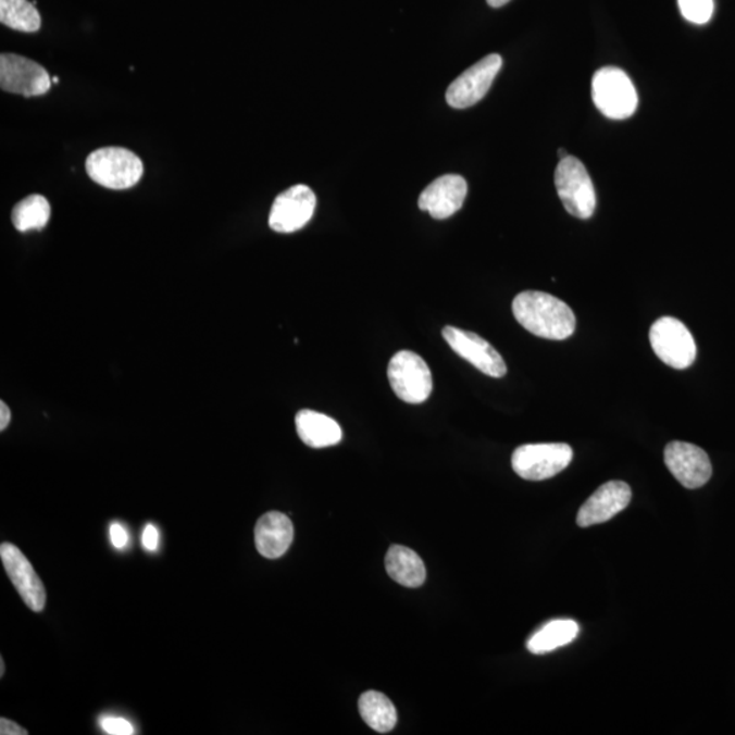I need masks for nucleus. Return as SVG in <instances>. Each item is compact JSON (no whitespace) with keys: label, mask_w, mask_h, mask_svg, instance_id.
<instances>
[{"label":"nucleus","mask_w":735,"mask_h":735,"mask_svg":"<svg viewBox=\"0 0 735 735\" xmlns=\"http://www.w3.org/2000/svg\"><path fill=\"white\" fill-rule=\"evenodd\" d=\"M160 534L153 524H148L145 527L142 535V545L146 550L155 551L159 548Z\"/></svg>","instance_id":"393cba45"},{"label":"nucleus","mask_w":735,"mask_h":735,"mask_svg":"<svg viewBox=\"0 0 735 735\" xmlns=\"http://www.w3.org/2000/svg\"><path fill=\"white\" fill-rule=\"evenodd\" d=\"M0 559L26 607L34 612H41L47 602L46 587L23 551L13 544H2Z\"/></svg>","instance_id":"ddd939ff"},{"label":"nucleus","mask_w":735,"mask_h":735,"mask_svg":"<svg viewBox=\"0 0 735 735\" xmlns=\"http://www.w3.org/2000/svg\"><path fill=\"white\" fill-rule=\"evenodd\" d=\"M0 23L24 34H35L41 28V15L28 0H0Z\"/></svg>","instance_id":"4be33fe9"},{"label":"nucleus","mask_w":735,"mask_h":735,"mask_svg":"<svg viewBox=\"0 0 735 735\" xmlns=\"http://www.w3.org/2000/svg\"><path fill=\"white\" fill-rule=\"evenodd\" d=\"M632 500L631 486L623 481H609L599 486L588 497L577 513L576 523L581 527H590L610 521L630 506Z\"/></svg>","instance_id":"4468645a"},{"label":"nucleus","mask_w":735,"mask_h":735,"mask_svg":"<svg viewBox=\"0 0 735 735\" xmlns=\"http://www.w3.org/2000/svg\"><path fill=\"white\" fill-rule=\"evenodd\" d=\"M580 624L574 620L560 619L549 621L535 632L527 641V650L535 656H543L560 647L569 646L580 636Z\"/></svg>","instance_id":"6ab92c4d"},{"label":"nucleus","mask_w":735,"mask_h":735,"mask_svg":"<svg viewBox=\"0 0 735 735\" xmlns=\"http://www.w3.org/2000/svg\"><path fill=\"white\" fill-rule=\"evenodd\" d=\"M501 66L502 59L497 53L481 59L478 63L459 75L447 89L448 105L464 110V108L477 104L488 94Z\"/></svg>","instance_id":"6e6552de"},{"label":"nucleus","mask_w":735,"mask_h":735,"mask_svg":"<svg viewBox=\"0 0 735 735\" xmlns=\"http://www.w3.org/2000/svg\"><path fill=\"white\" fill-rule=\"evenodd\" d=\"M486 2H488L490 8L499 9L504 7L508 2H511V0H486Z\"/></svg>","instance_id":"c85d7f7f"},{"label":"nucleus","mask_w":735,"mask_h":735,"mask_svg":"<svg viewBox=\"0 0 735 735\" xmlns=\"http://www.w3.org/2000/svg\"><path fill=\"white\" fill-rule=\"evenodd\" d=\"M0 664H2V667H0V668H2V673H0V674L3 675V674H4V662H3V659H2V661H0Z\"/></svg>","instance_id":"7c9ffc66"},{"label":"nucleus","mask_w":735,"mask_h":735,"mask_svg":"<svg viewBox=\"0 0 735 735\" xmlns=\"http://www.w3.org/2000/svg\"><path fill=\"white\" fill-rule=\"evenodd\" d=\"M593 100L598 110L613 121L634 115L639 102L631 78L618 67H603L594 75Z\"/></svg>","instance_id":"20e7f679"},{"label":"nucleus","mask_w":735,"mask_h":735,"mask_svg":"<svg viewBox=\"0 0 735 735\" xmlns=\"http://www.w3.org/2000/svg\"><path fill=\"white\" fill-rule=\"evenodd\" d=\"M387 376L396 396L407 403H423L434 390L428 364L413 351H398L388 364Z\"/></svg>","instance_id":"423d86ee"},{"label":"nucleus","mask_w":735,"mask_h":735,"mask_svg":"<svg viewBox=\"0 0 735 735\" xmlns=\"http://www.w3.org/2000/svg\"><path fill=\"white\" fill-rule=\"evenodd\" d=\"M574 451L565 443L524 445L512 453V469L519 477L544 481L555 477L570 466Z\"/></svg>","instance_id":"39448f33"},{"label":"nucleus","mask_w":735,"mask_h":735,"mask_svg":"<svg viewBox=\"0 0 735 735\" xmlns=\"http://www.w3.org/2000/svg\"><path fill=\"white\" fill-rule=\"evenodd\" d=\"M443 337L458 356L469 361L483 374L496 377V379L507 374V365L499 351L479 335L447 326L443 328Z\"/></svg>","instance_id":"9b49d317"},{"label":"nucleus","mask_w":735,"mask_h":735,"mask_svg":"<svg viewBox=\"0 0 735 735\" xmlns=\"http://www.w3.org/2000/svg\"><path fill=\"white\" fill-rule=\"evenodd\" d=\"M51 219V204L47 198L35 194L15 204L12 220L20 232L45 229Z\"/></svg>","instance_id":"412c9836"},{"label":"nucleus","mask_w":735,"mask_h":735,"mask_svg":"<svg viewBox=\"0 0 735 735\" xmlns=\"http://www.w3.org/2000/svg\"><path fill=\"white\" fill-rule=\"evenodd\" d=\"M85 166L91 180L110 190H128L144 176V162L124 148L96 150L86 159Z\"/></svg>","instance_id":"f03ea898"},{"label":"nucleus","mask_w":735,"mask_h":735,"mask_svg":"<svg viewBox=\"0 0 735 735\" xmlns=\"http://www.w3.org/2000/svg\"><path fill=\"white\" fill-rule=\"evenodd\" d=\"M466 196L468 183L462 176L445 175L421 192L419 208L435 220H446L462 209Z\"/></svg>","instance_id":"2eb2a0df"},{"label":"nucleus","mask_w":735,"mask_h":735,"mask_svg":"<svg viewBox=\"0 0 735 735\" xmlns=\"http://www.w3.org/2000/svg\"><path fill=\"white\" fill-rule=\"evenodd\" d=\"M52 83H53V84H59V78H58V77H53V78H52Z\"/></svg>","instance_id":"2f4dec72"},{"label":"nucleus","mask_w":735,"mask_h":735,"mask_svg":"<svg viewBox=\"0 0 735 735\" xmlns=\"http://www.w3.org/2000/svg\"><path fill=\"white\" fill-rule=\"evenodd\" d=\"M361 718L377 733H388L396 727L398 715L396 707L381 692L370 690L361 695L359 700Z\"/></svg>","instance_id":"aec40b11"},{"label":"nucleus","mask_w":735,"mask_h":735,"mask_svg":"<svg viewBox=\"0 0 735 735\" xmlns=\"http://www.w3.org/2000/svg\"><path fill=\"white\" fill-rule=\"evenodd\" d=\"M111 540L117 549H123L128 544L127 530L121 523H113L110 530Z\"/></svg>","instance_id":"a878e982"},{"label":"nucleus","mask_w":735,"mask_h":735,"mask_svg":"<svg viewBox=\"0 0 735 735\" xmlns=\"http://www.w3.org/2000/svg\"><path fill=\"white\" fill-rule=\"evenodd\" d=\"M52 79L41 64L15 53L0 57V88L9 94L25 97L46 95Z\"/></svg>","instance_id":"1a4fd4ad"},{"label":"nucleus","mask_w":735,"mask_h":735,"mask_svg":"<svg viewBox=\"0 0 735 735\" xmlns=\"http://www.w3.org/2000/svg\"><path fill=\"white\" fill-rule=\"evenodd\" d=\"M315 208L316 197L310 187L304 184L290 187L275 198L269 217L270 228L278 234H295L310 223Z\"/></svg>","instance_id":"9d476101"},{"label":"nucleus","mask_w":735,"mask_h":735,"mask_svg":"<svg viewBox=\"0 0 735 735\" xmlns=\"http://www.w3.org/2000/svg\"><path fill=\"white\" fill-rule=\"evenodd\" d=\"M10 420H12V412L7 403L0 402V431L8 428Z\"/></svg>","instance_id":"cd10ccee"},{"label":"nucleus","mask_w":735,"mask_h":735,"mask_svg":"<svg viewBox=\"0 0 735 735\" xmlns=\"http://www.w3.org/2000/svg\"><path fill=\"white\" fill-rule=\"evenodd\" d=\"M101 726L105 730L107 734L111 735H132L135 733L133 724L123 718H104L102 719Z\"/></svg>","instance_id":"b1692460"},{"label":"nucleus","mask_w":735,"mask_h":735,"mask_svg":"<svg viewBox=\"0 0 735 735\" xmlns=\"http://www.w3.org/2000/svg\"><path fill=\"white\" fill-rule=\"evenodd\" d=\"M0 734H2V735H26V734H28V732H26L25 728L18 726L17 723L9 721V719H7V718H2V721H0Z\"/></svg>","instance_id":"bb28decb"},{"label":"nucleus","mask_w":735,"mask_h":735,"mask_svg":"<svg viewBox=\"0 0 735 735\" xmlns=\"http://www.w3.org/2000/svg\"><path fill=\"white\" fill-rule=\"evenodd\" d=\"M555 183L566 212L581 220L591 217L597 208L596 188L582 161L572 155L560 160Z\"/></svg>","instance_id":"7ed1b4c3"},{"label":"nucleus","mask_w":735,"mask_h":735,"mask_svg":"<svg viewBox=\"0 0 735 735\" xmlns=\"http://www.w3.org/2000/svg\"><path fill=\"white\" fill-rule=\"evenodd\" d=\"M296 429L304 445L312 448L332 447L342 440V429L337 421L313 410L297 413Z\"/></svg>","instance_id":"f3484780"},{"label":"nucleus","mask_w":735,"mask_h":735,"mask_svg":"<svg viewBox=\"0 0 735 735\" xmlns=\"http://www.w3.org/2000/svg\"><path fill=\"white\" fill-rule=\"evenodd\" d=\"M512 312L523 328L539 338L563 340L576 329L570 306L545 291H522L513 299Z\"/></svg>","instance_id":"f257e3e1"},{"label":"nucleus","mask_w":735,"mask_h":735,"mask_svg":"<svg viewBox=\"0 0 735 735\" xmlns=\"http://www.w3.org/2000/svg\"><path fill=\"white\" fill-rule=\"evenodd\" d=\"M652 350L664 364L674 370H686L694 364L697 346L694 335L678 319L663 316L650 328Z\"/></svg>","instance_id":"0eeeda50"},{"label":"nucleus","mask_w":735,"mask_h":735,"mask_svg":"<svg viewBox=\"0 0 735 735\" xmlns=\"http://www.w3.org/2000/svg\"><path fill=\"white\" fill-rule=\"evenodd\" d=\"M294 524L284 513H264L256 526V545L259 553L266 559H278L290 548L294 540Z\"/></svg>","instance_id":"dca6fc26"},{"label":"nucleus","mask_w":735,"mask_h":735,"mask_svg":"<svg viewBox=\"0 0 735 735\" xmlns=\"http://www.w3.org/2000/svg\"><path fill=\"white\" fill-rule=\"evenodd\" d=\"M678 7L684 18L692 24H707L712 17V0H678Z\"/></svg>","instance_id":"5701e85b"},{"label":"nucleus","mask_w":735,"mask_h":735,"mask_svg":"<svg viewBox=\"0 0 735 735\" xmlns=\"http://www.w3.org/2000/svg\"><path fill=\"white\" fill-rule=\"evenodd\" d=\"M559 154L561 160L565 159V157H569V154H566V151H564L563 149L559 150Z\"/></svg>","instance_id":"c756f323"},{"label":"nucleus","mask_w":735,"mask_h":735,"mask_svg":"<svg viewBox=\"0 0 735 735\" xmlns=\"http://www.w3.org/2000/svg\"><path fill=\"white\" fill-rule=\"evenodd\" d=\"M386 571L399 585L418 588L424 585L426 570L424 561L414 550L394 545L387 551Z\"/></svg>","instance_id":"a211bd4d"},{"label":"nucleus","mask_w":735,"mask_h":735,"mask_svg":"<svg viewBox=\"0 0 735 735\" xmlns=\"http://www.w3.org/2000/svg\"><path fill=\"white\" fill-rule=\"evenodd\" d=\"M664 463L685 488L705 486L712 475V464L702 448L690 443L672 441L664 448Z\"/></svg>","instance_id":"f8f14e48"}]
</instances>
